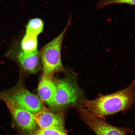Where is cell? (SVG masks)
<instances>
[{
	"instance_id": "1",
	"label": "cell",
	"mask_w": 135,
	"mask_h": 135,
	"mask_svg": "<svg viewBox=\"0 0 135 135\" xmlns=\"http://www.w3.org/2000/svg\"><path fill=\"white\" fill-rule=\"evenodd\" d=\"M135 101V81H133L126 88L83 103L91 114L105 119L107 116L130 109Z\"/></svg>"
},
{
	"instance_id": "2",
	"label": "cell",
	"mask_w": 135,
	"mask_h": 135,
	"mask_svg": "<svg viewBox=\"0 0 135 135\" xmlns=\"http://www.w3.org/2000/svg\"><path fill=\"white\" fill-rule=\"evenodd\" d=\"M71 23V19L70 18L61 33L42 48L40 57L43 65V76L53 79L55 73L64 70L61 51L64 36Z\"/></svg>"
},
{
	"instance_id": "3",
	"label": "cell",
	"mask_w": 135,
	"mask_h": 135,
	"mask_svg": "<svg viewBox=\"0 0 135 135\" xmlns=\"http://www.w3.org/2000/svg\"><path fill=\"white\" fill-rule=\"evenodd\" d=\"M5 98L33 113H37L44 107L42 101L22 86L17 85L5 92H0V98Z\"/></svg>"
},
{
	"instance_id": "4",
	"label": "cell",
	"mask_w": 135,
	"mask_h": 135,
	"mask_svg": "<svg viewBox=\"0 0 135 135\" xmlns=\"http://www.w3.org/2000/svg\"><path fill=\"white\" fill-rule=\"evenodd\" d=\"M83 120L96 135H127L132 131L128 128L118 127L111 125L105 119L98 117L83 109L79 110Z\"/></svg>"
},
{
	"instance_id": "5",
	"label": "cell",
	"mask_w": 135,
	"mask_h": 135,
	"mask_svg": "<svg viewBox=\"0 0 135 135\" xmlns=\"http://www.w3.org/2000/svg\"><path fill=\"white\" fill-rule=\"evenodd\" d=\"M55 83L56 91L52 107L61 108L77 102L80 91L75 83L70 79H65Z\"/></svg>"
},
{
	"instance_id": "6",
	"label": "cell",
	"mask_w": 135,
	"mask_h": 135,
	"mask_svg": "<svg viewBox=\"0 0 135 135\" xmlns=\"http://www.w3.org/2000/svg\"><path fill=\"white\" fill-rule=\"evenodd\" d=\"M0 99L6 103L13 119L21 129L28 133L36 130L37 124L34 113L9 99L5 98Z\"/></svg>"
},
{
	"instance_id": "7",
	"label": "cell",
	"mask_w": 135,
	"mask_h": 135,
	"mask_svg": "<svg viewBox=\"0 0 135 135\" xmlns=\"http://www.w3.org/2000/svg\"><path fill=\"white\" fill-rule=\"evenodd\" d=\"M35 119L40 129L54 128L65 131L63 114L52 112L45 106L35 114Z\"/></svg>"
},
{
	"instance_id": "8",
	"label": "cell",
	"mask_w": 135,
	"mask_h": 135,
	"mask_svg": "<svg viewBox=\"0 0 135 135\" xmlns=\"http://www.w3.org/2000/svg\"><path fill=\"white\" fill-rule=\"evenodd\" d=\"M38 91L40 99L52 107L56 91L55 83L53 79L43 76L38 84Z\"/></svg>"
},
{
	"instance_id": "9",
	"label": "cell",
	"mask_w": 135,
	"mask_h": 135,
	"mask_svg": "<svg viewBox=\"0 0 135 135\" xmlns=\"http://www.w3.org/2000/svg\"><path fill=\"white\" fill-rule=\"evenodd\" d=\"M39 54L38 50L30 53L22 52L18 55V59L23 68L28 72H36L39 65Z\"/></svg>"
},
{
	"instance_id": "10",
	"label": "cell",
	"mask_w": 135,
	"mask_h": 135,
	"mask_svg": "<svg viewBox=\"0 0 135 135\" xmlns=\"http://www.w3.org/2000/svg\"><path fill=\"white\" fill-rule=\"evenodd\" d=\"M37 36L25 34L22 40L21 47L23 52L32 53L37 50Z\"/></svg>"
},
{
	"instance_id": "11",
	"label": "cell",
	"mask_w": 135,
	"mask_h": 135,
	"mask_svg": "<svg viewBox=\"0 0 135 135\" xmlns=\"http://www.w3.org/2000/svg\"><path fill=\"white\" fill-rule=\"evenodd\" d=\"M43 28L44 23L42 20L38 18H33L27 25L26 34L38 36L43 31Z\"/></svg>"
},
{
	"instance_id": "12",
	"label": "cell",
	"mask_w": 135,
	"mask_h": 135,
	"mask_svg": "<svg viewBox=\"0 0 135 135\" xmlns=\"http://www.w3.org/2000/svg\"><path fill=\"white\" fill-rule=\"evenodd\" d=\"M25 135H68L65 131L54 128L40 129Z\"/></svg>"
},
{
	"instance_id": "13",
	"label": "cell",
	"mask_w": 135,
	"mask_h": 135,
	"mask_svg": "<svg viewBox=\"0 0 135 135\" xmlns=\"http://www.w3.org/2000/svg\"><path fill=\"white\" fill-rule=\"evenodd\" d=\"M128 4L131 6H135V0H100L97 4L98 9L112 4Z\"/></svg>"
}]
</instances>
